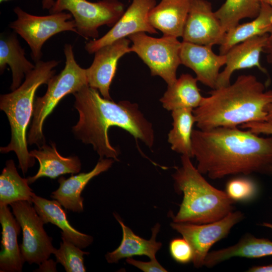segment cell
Returning a JSON list of instances; mask_svg holds the SVG:
<instances>
[{"mask_svg": "<svg viewBox=\"0 0 272 272\" xmlns=\"http://www.w3.org/2000/svg\"><path fill=\"white\" fill-rule=\"evenodd\" d=\"M196 168L212 179L253 173L272 175V136L261 137L238 127L193 129Z\"/></svg>", "mask_w": 272, "mask_h": 272, "instance_id": "6da1fadb", "label": "cell"}, {"mask_svg": "<svg viewBox=\"0 0 272 272\" xmlns=\"http://www.w3.org/2000/svg\"><path fill=\"white\" fill-rule=\"evenodd\" d=\"M74 107L79 114L77 123L73 127L75 136L86 144H91L100 159L111 158L118 161V149L109 142L108 129L117 126L128 132L151 148L154 143L152 124L140 110L138 105L128 101L118 103L102 97L99 91L89 85L73 94Z\"/></svg>", "mask_w": 272, "mask_h": 272, "instance_id": "7a4b0ae2", "label": "cell"}, {"mask_svg": "<svg viewBox=\"0 0 272 272\" xmlns=\"http://www.w3.org/2000/svg\"><path fill=\"white\" fill-rule=\"evenodd\" d=\"M193 110L198 129L236 127L266 120L272 90L252 75L239 76L233 83L212 89Z\"/></svg>", "mask_w": 272, "mask_h": 272, "instance_id": "3957f363", "label": "cell"}, {"mask_svg": "<svg viewBox=\"0 0 272 272\" xmlns=\"http://www.w3.org/2000/svg\"><path fill=\"white\" fill-rule=\"evenodd\" d=\"M190 159L181 155V165L172 175L176 191L183 195L176 215L171 214L173 222L202 224L223 218L233 211L235 202L209 183Z\"/></svg>", "mask_w": 272, "mask_h": 272, "instance_id": "277c9868", "label": "cell"}, {"mask_svg": "<svg viewBox=\"0 0 272 272\" xmlns=\"http://www.w3.org/2000/svg\"><path fill=\"white\" fill-rule=\"evenodd\" d=\"M58 61L39 60L35 67L25 76L23 83L10 93L2 95L0 108L6 114L11 128V140L9 144L1 147L0 151L7 153L14 151L19 161V167L24 175L35 164L27 148V129L34 110V97L37 89L47 84L54 75V68Z\"/></svg>", "mask_w": 272, "mask_h": 272, "instance_id": "5b68a950", "label": "cell"}, {"mask_svg": "<svg viewBox=\"0 0 272 272\" xmlns=\"http://www.w3.org/2000/svg\"><path fill=\"white\" fill-rule=\"evenodd\" d=\"M63 50L65 57L64 69L49 80L45 94L34 101L33 119L27 139L29 145L35 144L40 147L45 144L43 125L45 119L64 96L74 94L88 85L86 69L77 62L72 46L65 44Z\"/></svg>", "mask_w": 272, "mask_h": 272, "instance_id": "8992f818", "label": "cell"}, {"mask_svg": "<svg viewBox=\"0 0 272 272\" xmlns=\"http://www.w3.org/2000/svg\"><path fill=\"white\" fill-rule=\"evenodd\" d=\"M128 38L132 43L131 51L148 65L152 76L160 77L168 86L175 82L177 69L181 64V42L178 38L164 35L155 38L145 32L134 33Z\"/></svg>", "mask_w": 272, "mask_h": 272, "instance_id": "52a82bcc", "label": "cell"}, {"mask_svg": "<svg viewBox=\"0 0 272 272\" xmlns=\"http://www.w3.org/2000/svg\"><path fill=\"white\" fill-rule=\"evenodd\" d=\"M67 11L74 18L77 33L85 39H96L98 28L107 25L113 27L123 14L124 6L117 0H55L49 14Z\"/></svg>", "mask_w": 272, "mask_h": 272, "instance_id": "ba28073f", "label": "cell"}, {"mask_svg": "<svg viewBox=\"0 0 272 272\" xmlns=\"http://www.w3.org/2000/svg\"><path fill=\"white\" fill-rule=\"evenodd\" d=\"M14 11L17 19L10 23L9 27L28 43L35 62L40 60L42 47L50 37L64 31L77 33L71 13L62 12L39 16L29 14L19 7H15Z\"/></svg>", "mask_w": 272, "mask_h": 272, "instance_id": "9c48e42d", "label": "cell"}, {"mask_svg": "<svg viewBox=\"0 0 272 272\" xmlns=\"http://www.w3.org/2000/svg\"><path fill=\"white\" fill-rule=\"evenodd\" d=\"M32 204L20 200L10 206L22 229L23 240L20 248L25 262L40 265L53 254L55 248L52 245V238L44 230L43 221Z\"/></svg>", "mask_w": 272, "mask_h": 272, "instance_id": "30bf717a", "label": "cell"}, {"mask_svg": "<svg viewBox=\"0 0 272 272\" xmlns=\"http://www.w3.org/2000/svg\"><path fill=\"white\" fill-rule=\"evenodd\" d=\"M244 217L243 213L236 211L215 222L202 224L172 222L170 226L189 243L193 253L192 262L194 267L199 268L204 265L211 247L226 237L231 229Z\"/></svg>", "mask_w": 272, "mask_h": 272, "instance_id": "8fae6325", "label": "cell"}, {"mask_svg": "<svg viewBox=\"0 0 272 272\" xmlns=\"http://www.w3.org/2000/svg\"><path fill=\"white\" fill-rule=\"evenodd\" d=\"M156 5V0H132L128 9L106 34L86 44V50L90 54L94 53L105 45L139 32L158 33L149 20V13Z\"/></svg>", "mask_w": 272, "mask_h": 272, "instance_id": "7c38bea8", "label": "cell"}, {"mask_svg": "<svg viewBox=\"0 0 272 272\" xmlns=\"http://www.w3.org/2000/svg\"><path fill=\"white\" fill-rule=\"evenodd\" d=\"M225 34L207 0H191L182 34L183 41L213 46L220 45Z\"/></svg>", "mask_w": 272, "mask_h": 272, "instance_id": "4fadbf2b", "label": "cell"}, {"mask_svg": "<svg viewBox=\"0 0 272 272\" xmlns=\"http://www.w3.org/2000/svg\"><path fill=\"white\" fill-rule=\"evenodd\" d=\"M130 40H117L97 50L91 66L86 69L88 85L97 89L105 99L112 100L109 89L115 75L119 59L131 51Z\"/></svg>", "mask_w": 272, "mask_h": 272, "instance_id": "5bb4252c", "label": "cell"}, {"mask_svg": "<svg viewBox=\"0 0 272 272\" xmlns=\"http://www.w3.org/2000/svg\"><path fill=\"white\" fill-rule=\"evenodd\" d=\"M181 63L191 69L198 81L211 88H216L220 70L225 65V54H217L212 46L182 41L180 52Z\"/></svg>", "mask_w": 272, "mask_h": 272, "instance_id": "9a60e30c", "label": "cell"}, {"mask_svg": "<svg viewBox=\"0 0 272 272\" xmlns=\"http://www.w3.org/2000/svg\"><path fill=\"white\" fill-rule=\"evenodd\" d=\"M268 35L251 38L228 50L225 54L226 62L224 70L219 74L216 88L229 85L232 74L238 70L255 67L263 73H267L260 63V56L264 51Z\"/></svg>", "mask_w": 272, "mask_h": 272, "instance_id": "2e32d148", "label": "cell"}, {"mask_svg": "<svg viewBox=\"0 0 272 272\" xmlns=\"http://www.w3.org/2000/svg\"><path fill=\"white\" fill-rule=\"evenodd\" d=\"M114 160L111 158L99 159L90 172L81 173L68 178L60 177L58 188L51 193L50 197L56 200L66 210L75 212L84 210V199L81 193L88 182L94 177L108 170Z\"/></svg>", "mask_w": 272, "mask_h": 272, "instance_id": "e0dca14e", "label": "cell"}, {"mask_svg": "<svg viewBox=\"0 0 272 272\" xmlns=\"http://www.w3.org/2000/svg\"><path fill=\"white\" fill-rule=\"evenodd\" d=\"M13 214L8 206H0V223L2 227L1 272L22 271L25 262L17 241L21 227Z\"/></svg>", "mask_w": 272, "mask_h": 272, "instance_id": "ac0fdd59", "label": "cell"}, {"mask_svg": "<svg viewBox=\"0 0 272 272\" xmlns=\"http://www.w3.org/2000/svg\"><path fill=\"white\" fill-rule=\"evenodd\" d=\"M191 0H161L150 11L149 20L163 35L182 36Z\"/></svg>", "mask_w": 272, "mask_h": 272, "instance_id": "d6986e66", "label": "cell"}, {"mask_svg": "<svg viewBox=\"0 0 272 272\" xmlns=\"http://www.w3.org/2000/svg\"><path fill=\"white\" fill-rule=\"evenodd\" d=\"M113 215L121 227L122 238L120 244L116 249L106 254L107 261L109 263H117L121 259L134 255H146L150 259L156 258V253L162 246V243L156 241L160 225L157 223L154 226L150 239L146 240L134 234L117 214Z\"/></svg>", "mask_w": 272, "mask_h": 272, "instance_id": "ffe728a7", "label": "cell"}, {"mask_svg": "<svg viewBox=\"0 0 272 272\" xmlns=\"http://www.w3.org/2000/svg\"><path fill=\"white\" fill-rule=\"evenodd\" d=\"M29 153L39 162V168L35 175L27 178L29 184L41 177L55 179L65 174L78 173L81 169V163L77 156H62L57 152L54 143L51 144V146L44 144L39 150H34Z\"/></svg>", "mask_w": 272, "mask_h": 272, "instance_id": "44dd1931", "label": "cell"}, {"mask_svg": "<svg viewBox=\"0 0 272 272\" xmlns=\"http://www.w3.org/2000/svg\"><path fill=\"white\" fill-rule=\"evenodd\" d=\"M32 203L44 223H50L57 226L61 230V236L81 249L92 243L93 238L91 236L82 233L72 226L62 206L56 200H49L34 193Z\"/></svg>", "mask_w": 272, "mask_h": 272, "instance_id": "7402d4cb", "label": "cell"}, {"mask_svg": "<svg viewBox=\"0 0 272 272\" xmlns=\"http://www.w3.org/2000/svg\"><path fill=\"white\" fill-rule=\"evenodd\" d=\"M271 255L272 241L247 233L233 245L209 252L204 265L212 267L235 257L256 258Z\"/></svg>", "mask_w": 272, "mask_h": 272, "instance_id": "603a6c76", "label": "cell"}, {"mask_svg": "<svg viewBox=\"0 0 272 272\" xmlns=\"http://www.w3.org/2000/svg\"><path fill=\"white\" fill-rule=\"evenodd\" d=\"M25 54V50L21 46L16 33L1 34L0 72L2 74L6 65H9L13 79L11 91L18 88L26 75L35 67V65L30 62Z\"/></svg>", "mask_w": 272, "mask_h": 272, "instance_id": "cb8c5ba5", "label": "cell"}, {"mask_svg": "<svg viewBox=\"0 0 272 272\" xmlns=\"http://www.w3.org/2000/svg\"><path fill=\"white\" fill-rule=\"evenodd\" d=\"M197 80L188 74H182L174 83L167 86L160 99L168 111L180 108L194 110L200 104L203 96L197 86Z\"/></svg>", "mask_w": 272, "mask_h": 272, "instance_id": "d4e9b609", "label": "cell"}, {"mask_svg": "<svg viewBox=\"0 0 272 272\" xmlns=\"http://www.w3.org/2000/svg\"><path fill=\"white\" fill-rule=\"evenodd\" d=\"M272 31V8L261 2L258 16L252 21L238 25L225 33L220 45V54H225L235 45L251 38L265 34Z\"/></svg>", "mask_w": 272, "mask_h": 272, "instance_id": "484cf974", "label": "cell"}, {"mask_svg": "<svg viewBox=\"0 0 272 272\" xmlns=\"http://www.w3.org/2000/svg\"><path fill=\"white\" fill-rule=\"evenodd\" d=\"M193 109L180 108L171 111L172 128L168 134V142L174 152L193 158L192 134L195 118Z\"/></svg>", "mask_w": 272, "mask_h": 272, "instance_id": "4316f807", "label": "cell"}, {"mask_svg": "<svg viewBox=\"0 0 272 272\" xmlns=\"http://www.w3.org/2000/svg\"><path fill=\"white\" fill-rule=\"evenodd\" d=\"M29 184L27 178L18 173L13 160H8L0 175V206L20 200L32 203L34 193Z\"/></svg>", "mask_w": 272, "mask_h": 272, "instance_id": "83f0119b", "label": "cell"}, {"mask_svg": "<svg viewBox=\"0 0 272 272\" xmlns=\"http://www.w3.org/2000/svg\"><path fill=\"white\" fill-rule=\"evenodd\" d=\"M260 8V0H226L215 13L225 34L238 25L240 20L256 17Z\"/></svg>", "mask_w": 272, "mask_h": 272, "instance_id": "f1b7e54d", "label": "cell"}, {"mask_svg": "<svg viewBox=\"0 0 272 272\" xmlns=\"http://www.w3.org/2000/svg\"><path fill=\"white\" fill-rule=\"evenodd\" d=\"M62 242L58 249L55 248L53 254L56 262L62 264L67 272H85L86 271L84 263V255L89 252L61 236Z\"/></svg>", "mask_w": 272, "mask_h": 272, "instance_id": "f546056e", "label": "cell"}, {"mask_svg": "<svg viewBox=\"0 0 272 272\" xmlns=\"http://www.w3.org/2000/svg\"><path fill=\"white\" fill-rule=\"evenodd\" d=\"M248 176L240 175L227 182L225 191L234 202L250 201L257 196V184Z\"/></svg>", "mask_w": 272, "mask_h": 272, "instance_id": "4dcf8cb0", "label": "cell"}, {"mask_svg": "<svg viewBox=\"0 0 272 272\" xmlns=\"http://www.w3.org/2000/svg\"><path fill=\"white\" fill-rule=\"evenodd\" d=\"M169 251L172 257L177 262L184 264L192 261V249L183 238L172 239L169 243Z\"/></svg>", "mask_w": 272, "mask_h": 272, "instance_id": "1f68e13d", "label": "cell"}, {"mask_svg": "<svg viewBox=\"0 0 272 272\" xmlns=\"http://www.w3.org/2000/svg\"><path fill=\"white\" fill-rule=\"evenodd\" d=\"M127 263L132 265L145 272H166L167 270L158 261L156 258L151 259L149 261L145 262L127 258Z\"/></svg>", "mask_w": 272, "mask_h": 272, "instance_id": "d6a6232c", "label": "cell"}, {"mask_svg": "<svg viewBox=\"0 0 272 272\" xmlns=\"http://www.w3.org/2000/svg\"><path fill=\"white\" fill-rule=\"evenodd\" d=\"M240 127L242 129L250 130L258 134H262L272 136V119L247 123L241 125Z\"/></svg>", "mask_w": 272, "mask_h": 272, "instance_id": "836d02e7", "label": "cell"}, {"mask_svg": "<svg viewBox=\"0 0 272 272\" xmlns=\"http://www.w3.org/2000/svg\"><path fill=\"white\" fill-rule=\"evenodd\" d=\"M263 52L266 54L268 63L272 66V31L268 34Z\"/></svg>", "mask_w": 272, "mask_h": 272, "instance_id": "e575fe53", "label": "cell"}, {"mask_svg": "<svg viewBox=\"0 0 272 272\" xmlns=\"http://www.w3.org/2000/svg\"><path fill=\"white\" fill-rule=\"evenodd\" d=\"M247 271L249 272H272V264L252 266Z\"/></svg>", "mask_w": 272, "mask_h": 272, "instance_id": "d590c367", "label": "cell"}, {"mask_svg": "<svg viewBox=\"0 0 272 272\" xmlns=\"http://www.w3.org/2000/svg\"><path fill=\"white\" fill-rule=\"evenodd\" d=\"M9 0H0V3L8 1ZM55 1L54 0H42V5L43 9L49 10L53 6Z\"/></svg>", "mask_w": 272, "mask_h": 272, "instance_id": "8d00e7d4", "label": "cell"}, {"mask_svg": "<svg viewBox=\"0 0 272 272\" xmlns=\"http://www.w3.org/2000/svg\"><path fill=\"white\" fill-rule=\"evenodd\" d=\"M266 112L267 113L266 120L272 119V103L267 106Z\"/></svg>", "mask_w": 272, "mask_h": 272, "instance_id": "74e56055", "label": "cell"}, {"mask_svg": "<svg viewBox=\"0 0 272 272\" xmlns=\"http://www.w3.org/2000/svg\"><path fill=\"white\" fill-rule=\"evenodd\" d=\"M262 226L267 228H269L272 231V224L268 222H263L262 224Z\"/></svg>", "mask_w": 272, "mask_h": 272, "instance_id": "f35d334b", "label": "cell"}, {"mask_svg": "<svg viewBox=\"0 0 272 272\" xmlns=\"http://www.w3.org/2000/svg\"><path fill=\"white\" fill-rule=\"evenodd\" d=\"M261 2H263L269 5L272 8V0H260Z\"/></svg>", "mask_w": 272, "mask_h": 272, "instance_id": "ab89813d", "label": "cell"}]
</instances>
